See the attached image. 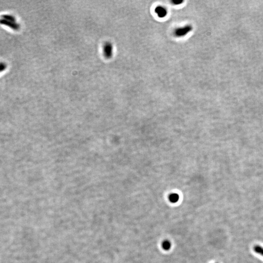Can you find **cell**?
Returning a JSON list of instances; mask_svg holds the SVG:
<instances>
[{
	"label": "cell",
	"mask_w": 263,
	"mask_h": 263,
	"mask_svg": "<svg viewBox=\"0 0 263 263\" xmlns=\"http://www.w3.org/2000/svg\"><path fill=\"white\" fill-rule=\"evenodd\" d=\"M2 18L6 20L11 21V22H16V20L15 17L13 16L12 15H9V14H4V15H2Z\"/></svg>",
	"instance_id": "obj_5"
},
{
	"label": "cell",
	"mask_w": 263,
	"mask_h": 263,
	"mask_svg": "<svg viewBox=\"0 0 263 263\" xmlns=\"http://www.w3.org/2000/svg\"><path fill=\"white\" fill-rule=\"evenodd\" d=\"M155 13L157 14L159 18H164L167 14V10L166 8L161 6H158L155 9Z\"/></svg>",
	"instance_id": "obj_4"
},
{
	"label": "cell",
	"mask_w": 263,
	"mask_h": 263,
	"mask_svg": "<svg viewBox=\"0 0 263 263\" xmlns=\"http://www.w3.org/2000/svg\"><path fill=\"white\" fill-rule=\"evenodd\" d=\"M162 247L165 250H169L170 249L171 247V244L170 242L169 241L166 240L164 241V242L162 243Z\"/></svg>",
	"instance_id": "obj_8"
},
{
	"label": "cell",
	"mask_w": 263,
	"mask_h": 263,
	"mask_svg": "<svg viewBox=\"0 0 263 263\" xmlns=\"http://www.w3.org/2000/svg\"><path fill=\"white\" fill-rule=\"evenodd\" d=\"M193 29L192 26H186L180 28H177L174 30V36L177 37H182L185 36L187 34L191 32Z\"/></svg>",
	"instance_id": "obj_1"
},
{
	"label": "cell",
	"mask_w": 263,
	"mask_h": 263,
	"mask_svg": "<svg viewBox=\"0 0 263 263\" xmlns=\"http://www.w3.org/2000/svg\"><path fill=\"white\" fill-rule=\"evenodd\" d=\"M7 68V64L4 62H0V73L5 71Z\"/></svg>",
	"instance_id": "obj_9"
},
{
	"label": "cell",
	"mask_w": 263,
	"mask_h": 263,
	"mask_svg": "<svg viewBox=\"0 0 263 263\" xmlns=\"http://www.w3.org/2000/svg\"><path fill=\"white\" fill-rule=\"evenodd\" d=\"M103 53L104 57L107 58L112 57L113 54V46L110 42H106L103 46Z\"/></svg>",
	"instance_id": "obj_2"
},
{
	"label": "cell",
	"mask_w": 263,
	"mask_h": 263,
	"mask_svg": "<svg viewBox=\"0 0 263 263\" xmlns=\"http://www.w3.org/2000/svg\"><path fill=\"white\" fill-rule=\"evenodd\" d=\"M0 24L9 27L14 30H18L20 28V25L16 22H11L4 19H0Z\"/></svg>",
	"instance_id": "obj_3"
},
{
	"label": "cell",
	"mask_w": 263,
	"mask_h": 263,
	"mask_svg": "<svg viewBox=\"0 0 263 263\" xmlns=\"http://www.w3.org/2000/svg\"><path fill=\"white\" fill-rule=\"evenodd\" d=\"M254 252L257 254H260V255L263 256V248L260 246H255L253 248Z\"/></svg>",
	"instance_id": "obj_7"
},
{
	"label": "cell",
	"mask_w": 263,
	"mask_h": 263,
	"mask_svg": "<svg viewBox=\"0 0 263 263\" xmlns=\"http://www.w3.org/2000/svg\"><path fill=\"white\" fill-rule=\"evenodd\" d=\"M169 200H170L171 202L173 203H175L177 202L179 200V196L176 193H173L169 196Z\"/></svg>",
	"instance_id": "obj_6"
},
{
	"label": "cell",
	"mask_w": 263,
	"mask_h": 263,
	"mask_svg": "<svg viewBox=\"0 0 263 263\" xmlns=\"http://www.w3.org/2000/svg\"><path fill=\"white\" fill-rule=\"evenodd\" d=\"M172 3L173 4H174V5H180V4H182L183 3V1H179V0H178V1H172Z\"/></svg>",
	"instance_id": "obj_10"
}]
</instances>
